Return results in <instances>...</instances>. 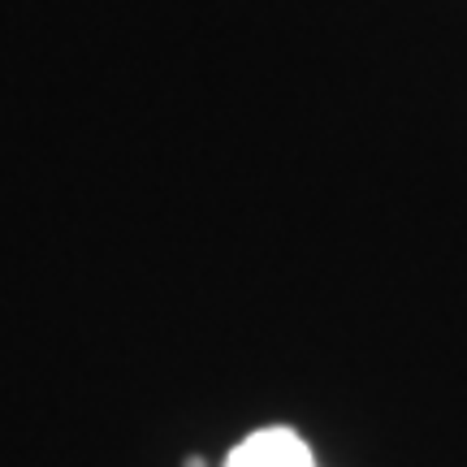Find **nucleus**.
<instances>
[{
	"label": "nucleus",
	"mask_w": 467,
	"mask_h": 467,
	"mask_svg": "<svg viewBox=\"0 0 467 467\" xmlns=\"http://www.w3.org/2000/svg\"><path fill=\"white\" fill-rule=\"evenodd\" d=\"M221 467H320L312 441L290 424H260L238 437Z\"/></svg>",
	"instance_id": "f257e3e1"
}]
</instances>
